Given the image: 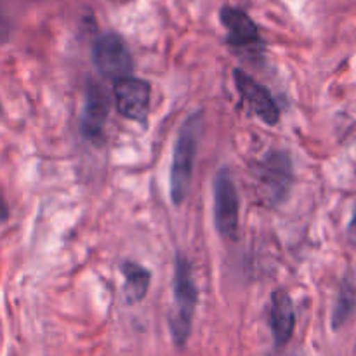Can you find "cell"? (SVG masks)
<instances>
[{"mask_svg":"<svg viewBox=\"0 0 356 356\" xmlns=\"http://www.w3.org/2000/svg\"><path fill=\"white\" fill-rule=\"evenodd\" d=\"M202 115L195 113L188 117L177 136L174 146L172 167H170V198L174 205H181L188 197L193 176V163L197 156L198 136H200Z\"/></svg>","mask_w":356,"mask_h":356,"instance_id":"2","label":"cell"},{"mask_svg":"<svg viewBox=\"0 0 356 356\" xmlns=\"http://www.w3.org/2000/svg\"><path fill=\"white\" fill-rule=\"evenodd\" d=\"M221 21L228 31V42L235 47H247L259 42V30L247 13L236 7H225Z\"/></svg>","mask_w":356,"mask_h":356,"instance_id":"10","label":"cell"},{"mask_svg":"<svg viewBox=\"0 0 356 356\" xmlns=\"http://www.w3.org/2000/svg\"><path fill=\"white\" fill-rule=\"evenodd\" d=\"M115 104L122 117L134 122H146L152 101V87L146 80L124 76L113 86Z\"/></svg>","mask_w":356,"mask_h":356,"instance_id":"5","label":"cell"},{"mask_svg":"<svg viewBox=\"0 0 356 356\" xmlns=\"http://www.w3.org/2000/svg\"><path fill=\"white\" fill-rule=\"evenodd\" d=\"M120 271L125 278L124 296L129 305H136V302L143 301L148 294L149 284H152L149 270H146L143 264L134 263V261H124L120 264Z\"/></svg>","mask_w":356,"mask_h":356,"instance_id":"11","label":"cell"},{"mask_svg":"<svg viewBox=\"0 0 356 356\" xmlns=\"http://www.w3.org/2000/svg\"><path fill=\"white\" fill-rule=\"evenodd\" d=\"M348 233H350L351 238L356 242V205L353 209V216H351V221H350V226H348Z\"/></svg>","mask_w":356,"mask_h":356,"instance_id":"13","label":"cell"},{"mask_svg":"<svg viewBox=\"0 0 356 356\" xmlns=\"http://www.w3.org/2000/svg\"><path fill=\"white\" fill-rule=\"evenodd\" d=\"M356 306V294L355 289L350 284H344L341 287L339 296H337L336 306H334L332 312V329L339 330L344 323L350 320V316L353 315Z\"/></svg>","mask_w":356,"mask_h":356,"instance_id":"12","label":"cell"},{"mask_svg":"<svg viewBox=\"0 0 356 356\" xmlns=\"http://www.w3.org/2000/svg\"><path fill=\"white\" fill-rule=\"evenodd\" d=\"M214 219L216 228L225 238H238L240 198L235 181L228 169H221L214 179Z\"/></svg>","mask_w":356,"mask_h":356,"instance_id":"3","label":"cell"},{"mask_svg":"<svg viewBox=\"0 0 356 356\" xmlns=\"http://www.w3.org/2000/svg\"><path fill=\"white\" fill-rule=\"evenodd\" d=\"M7 33H9V26H7L6 17H3L2 13H0V38H6Z\"/></svg>","mask_w":356,"mask_h":356,"instance_id":"15","label":"cell"},{"mask_svg":"<svg viewBox=\"0 0 356 356\" xmlns=\"http://www.w3.org/2000/svg\"><path fill=\"white\" fill-rule=\"evenodd\" d=\"M94 65L97 72L113 82L131 76L134 61L124 38L117 33H104L94 42Z\"/></svg>","mask_w":356,"mask_h":356,"instance_id":"4","label":"cell"},{"mask_svg":"<svg viewBox=\"0 0 356 356\" xmlns=\"http://www.w3.org/2000/svg\"><path fill=\"white\" fill-rule=\"evenodd\" d=\"M108 115H110V97L99 83L90 82L87 86L83 110L80 115V131L90 141H101L104 134Z\"/></svg>","mask_w":356,"mask_h":356,"instance_id":"8","label":"cell"},{"mask_svg":"<svg viewBox=\"0 0 356 356\" xmlns=\"http://www.w3.org/2000/svg\"><path fill=\"white\" fill-rule=\"evenodd\" d=\"M233 80H235L236 90L240 92L242 99L249 104L250 110L266 125H277L280 120V110H278V104L275 103L270 90L263 83L256 82L249 73L238 68L233 72Z\"/></svg>","mask_w":356,"mask_h":356,"instance_id":"7","label":"cell"},{"mask_svg":"<svg viewBox=\"0 0 356 356\" xmlns=\"http://www.w3.org/2000/svg\"><path fill=\"white\" fill-rule=\"evenodd\" d=\"M259 177L273 204H280L291 193L294 183V169L289 153L273 149L259 163Z\"/></svg>","mask_w":356,"mask_h":356,"instance_id":"6","label":"cell"},{"mask_svg":"<svg viewBox=\"0 0 356 356\" xmlns=\"http://www.w3.org/2000/svg\"><path fill=\"white\" fill-rule=\"evenodd\" d=\"M270 322L277 346L287 344L296 329V312L291 296L285 291H277L271 296Z\"/></svg>","mask_w":356,"mask_h":356,"instance_id":"9","label":"cell"},{"mask_svg":"<svg viewBox=\"0 0 356 356\" xmlns=\"http://www.w3.org/2000/svg\"><path fill=\"white\" fill-rule=\"evenodd\" d=\"M197 299L198 294L190 261L183 254H177L174 270V312L169 316L170 336L176 346H184L188 343Z\"/></svg>","mask_w":356,"mask_h":356,"instance_id":"1","label":"cell"},{"mask_svg":"<svg viewBox=\"0 0 356 356\" xmlns=\"http://www.w3.org/2000/svg\"><path fill=\"white\" fill-rule=\"evenodd\" d=\"M9 219V207L3 202V198H0V222H6Z\"/></svg>","mask_w":356,"mask_h":356,"instance_id":"14","label":"cell"}]
</instances>
